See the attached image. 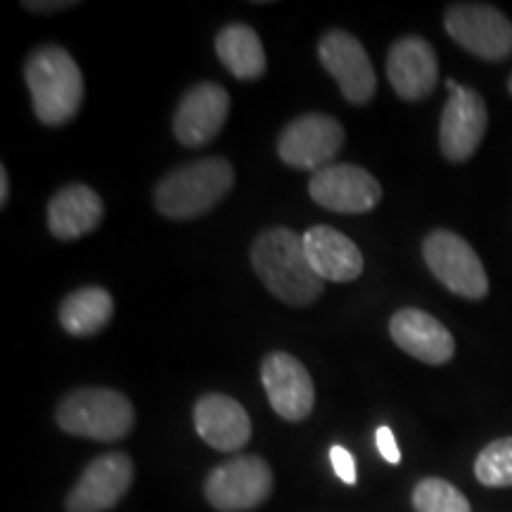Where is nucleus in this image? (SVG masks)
Instances as JSON below:
<instances>
[{
  "label": "nucleus",
  "instance_id": "obj_1",
  "mask_svg": "<svg viewBox=\"0 0 512 512\" xmlns=\"http://www.w3.org/2000/svg\"><path fill=\"white\" fill-rule=\"evenodd\" d=\"M252 266L266 290L290 306H309L323 294L325 280L313 271L304 235L285 226L266 228L252 242Z\"/></svg>",
  "mask_w": 512,
  "mask_h": 512
},
{
  "label": "nucleus",
  "instance_id": "obj_2",
  "mask_svg": "<svg viewBox=\"0 0 512 512\" xmlns=\"http://www.w3.org/2000/svg\"><path fill=\"white\" fill-rule=\"evenodd\" d=\"M34 112L41 124L64 126L81 110L83 76L79 64L60 46H41L24 64Z\"/></svg>",
  "mask_w": 512,
  "mask_h": 512
},
{
  "label": "nucleus",
  "instance_id": "obj_3",
  "mask_svg": "<svg viewBox=\"0 0 512 512\" xmlns=\"http://www.w3.org/2000/svg\"><path fill=\"white\" fill-rule=\"evenodd\" d=\"M235 183L233 164L204 157L169 171L155 188V207L166 219H197L228 195Z\"/></svg>",
  "mask_w": 512,
  "mask_h": 512
},
{
  "label": "nucleus",
  "instance_id": "obj_4",
  "mask_svg": "<svg viewBox=\"0 0 512 512\" xmlns=\"http://www.w3.org/2000/svg\"><path fill=\"white\" fill-rule=\"evenodd\" d=\"M55 418L60 430L93 441H119L136 425L133 403L107 387L74 389L57 403Z\"/></svg>",
  "mask_w": 512,
  "mask_h": 512
},
{
  "label": "nucleus",
  "instance_id": "obj_5",
  "mask_svg": "<svg viewBox=\"0 0 512 512\" xmlns=\"http://www.w3.org/2000/svg\"><path fill=\"white\" fill-rule=\"evenodd\" d=\"M273 484V470L264 458L238 456L209 472L204 496L219 512H247L271 498Z\"/></svg>",
  "mask_w": 512,
  "mask_h": 512
},
{
  "label": "nucleus",
  "instance_id": "obj_6",
  "mask_svg": "<svg viewBox=\"0 0 512 512\" xmlns=\"http://www.w3.org/2000/svg\"><path fill=\"white\" fill-rule=\"evenodd\" d=\"M425 264L446 290L465 299H484L489 294V278L484 264L470 242L453 230H432L422 242Z\"/></svg>",
  "mask_w": 512,
  "mask_h": 512
},
{
  "label": "nucleus",
  "instance_id": "obj_7",
  "mask_svg": "<svg viewBox=\"0 0 512 512\" xmlns=\"http://www.w3.org/2000/svg\"><path fill=\"white\" fill-rule=\"evenodd\" d=\"M444 27L460 48L479 60L501 62L512 55V22L494 5H451L444 15Z\"/></svg>",
  "mask_w": 512,
  "mask_h": 512
},
{
  "label": "nucleus",
  "instance_id": "obj_8",
  "mask_svg": "<svg viewBox=\"0 0 512 512\" xmlns=\"http://www.w3.org/2000/svg\"><path fill=\"white\" fill-rule=\"evenodd\" d=\"M344 128L323 112H309L292 119L278 136V155L292 169L316 171L332 164L344 145Z\"/></svg>",
  "mask_w": 512,
  "mask_h": 512
},
{
  "label": "nucleus",
  "instance_id": "obj_9",
  "mask_svg": "<svg viewBox=\"0 0 512 512\" xmlns=\"http://www.w3.org/2000/svg\"><path fill=\"white\" fill-rule=\"evenodd\" d=\"M320 64L337 81L344 100L351 105H368L377 91L373 62L363 43L349 31L330 29L318 43Z\"/></svg>",
  "mask_w": 512,
  "mask_h": 512
},
{
  "label": "nucleus",
  "instance_id": "obj_10",
  "mask_svg": "<svg viewBox=\"0 0 512 512\" xmlns=\"http://www.w3.org/2000/svg\"><path fill=\"white\" fill-rule=\"evenodd\" d=\"M309 195L335 214H368L380 204L382 188L363 166L330 164L311 176Z\"/></svg>",
  "mask_w": 512,
  "mask_h": 512
},
{
  "label": "nucleus",
  "instance_id": "obj_11",
  "mask_svg": "<svg viewBox=\"0 0 512 512\" xmlns=\"http://www.w3.org/2000/svg\"><path fill=\"white\" fill-rule=\"evenodd\" d=\"M136 467L121 451L105 453L86 465L79 482L69 491L64 508L67 512H107L128 494Z\"/></svg>",
  "mask_w": 512,
  "mask_h": 512
},
{
  "label": "nucleus",
  "instance_id": "obj_12",
  "mask_svg": "<svg viewBox=\"0 0 512 512\" xmlns=\"http://www.w3.org/2000/svg\"><path fill=\"white\" fill-rule=\"evenodd\" d=\"M489 112L475 88L460 86L448 95L439 124V147L448 162H467L486 136Z\"/></svg>",
  "mask_w": 512,
  "mask_h": 512
},
{
  "label": "nucleus",
  "instance_id": "obj_13",
  "mask_svg": "<svg viewBox=\"0 0 512 512\" xmlns=\"http://www.w3.org/2000/svg\"><path fill=\"white\" fill-rule=\"evenodd\" d=\"M261 382L271 408L283 420H306L316 403V387L309 370L287 351H271L261 363Z\"/></svg>",
  "mask_w": 512,
  "mask_h": 512
},
{
  "label": "nucleus",
  "instance_id": "obj_14",
  "mask_svg": "<svg viewBox=\"0 0 512 512\" xmlns=\"http://www.w3.org/2000/svg\"><path fill=\"white\" fill-rule=\"evenodd\" d=\"M230 95L219 83L202 81L192 86L178 102L174 114V133L185 147L209 145L226 126Z\"/></svg>",
  "mask_w": 512,
  "mask_h": 512
},
{
  "label": "nucleus",
  "instance_id": "obj_15",
  "mask_svg": "<svg viewBox=\"0 0 512 512\" xmlns=\"http://www.w3.org/2000/svg\"><path fill=\"white\" fill-rule=\"evenodd\" d=\"M387 79L401 100L430 98L439 83V60L422 36H403L389 48Z\"/></svg>",
  "mask_w": 512,
  "mask_h": 512
},
{
  "label": "nucleus",
  "instance_id": "obj_16",
  "mask_svg": "<svg viewBox=\"0 0 512 512\" xmlns=\"http://www.w3.org/2000/svg\"><path fill=\"white\" fill-rule=\"evenodd\" d=\"M389 335L399 349L430 366H444L456 354V339L437 318L420 309H401L389 320Z\"/></svg>",
  "mask_w": 512,
  "mask_h": 512
},
{
  "label": "nucleus",
  "instance_id": "obj_17",
  "mask_svg": "<svg viewBox=\"0 0 512 512\" xmlns=\"http://www.w3.org/2000/svg\"><path fill=\"white\" fill-rule=\"evenodd\" d=\"M195 430L204 444L223 453L240 451L252 439V420L238 401L226 394H204L195 403Z\"/></svg>",
  "mask_w": 512,
  "mask_h": 512
},
{
  "label": "nucleus",
  "instance_id": "obj_18",
  "mask_svg": "<svg viewBox=\"0 0 512 512\" xmlns=\"http://www.w3.org/2000/svg\"><path fill=\"white\" fill-rule=\"evenodd\" d=\"M102 219V197L83 183L64 185L48 202V230L57 240H79L98 228Z\"/></svg>",
  "mask_w": 512,
  "mask_h": 512
},
{
  "label": "nucleus",
  "instance_id": "obj_19",
  "mask_svg": "<svg viewBox=\"0 0 512 512\" xmlns=\"http://www.w3.org/2000/svg\"><path fill=\"white\" fill-rule=\"evenodd\" d=\"M304 247L320 280L351 283L366 266L356 242L332 226H311L304 233Z\"/></svg>",
  "mask_w": 512,
  "mask_h": 512
},
{
  "label": "nucleus",
  "instance_id": "obj_20",
  "mask_svg": "<svg viewBox=\"0 0 512 512\" xmlns=\"http://www.w3.org/2000/svg\"><path fill=\"white\" fill-rule=\"evenodd\" d=\"M216 55L235 79L256 81L266 74L268 60L259 34L247 24H228L216 36Z\"/></svg>",
  "mask_w": 512,
  "mask_h": 512
},
{
  "label": "nucleus",
  "instance_id": "obj_21",
  "mask_svg": "<svg viewBox=\"0 0 512 512\" xmlns=\"http://www.w3.org/2000/svg\"><path fill=\"white\" fill-rule=\"evenodd\" d=\"M114 316V299L105 287H79L62 299L60 325L74 337H93Z\"/></svg>",
  "mask_w": 512,
  "mask_h": 512
},
{
  "label": "nucleus",
  "instance_id": "obj_22",
  "mask_svg": "<svg viewBox=\"0 0 512 512\" xmlns=\"http://www.w3.org/2000/svg\"><path fill=\"white\" fill-rule=\"evenodd\" d=\"M415 512H472L463 491L439 477H427L413 489Z\"/></svg>",
  "mask_w": 512,
  "mask_h": 512
},
{
  "label": "nucleus",
  "instance_id": "obj_23",
  "mask_svg": "<svg viewBox=\"0 0 512 512\" xmlns=\"http://www.w3.org/2000/svg\"><path fill=\"white\" fill-rule=\"evenodd\" d=\"M475 477L491 489L512 486V437L491 441L475 460Z\"/></svg>",
  "mask_w": 512,
  "mask_h": 512
},
{
  "label": "nucleus",
  "instance_id": "obj_24",
  "mask_svg": "<svg viewBox=\"0 0 512 512\" xmlns=\"http://www.w3.org/2000/svg\"><path fill=\"white\" fill-rule=\"evenodd\" d=\"M330 463H332V470H335V475L342 479L344 484L349 486L356 484V458L351 456V451L335 444L330 448Z\"/></svg>",
  "mask_w": 512,
  "mask_h": 512
},
{
  "label": "nucleus",
  "instance_id": "obj_25",
  "mask_svg": "<svg viewBox=\"0 0 512 512\" xmlns=\"http://www.w3.org/2000/svg\"><path fill=\"white\" fill-rule=\"evenodd\" d=\"M375 444H377V451H380V456L387 460L389 465H399L401 463L399 444H396L394 432L389 430V427H377Z\"/></svg>",
  "mask_w": 512,
  "mask_h": 512
},
{
  "label": "nucleus",
  "instance_id": "obj_26",
  "mask_svg": "<svg viewBox=\"0 0 512 512\" xmlns=\"http://www.w3.org/2000/svg\"><path fill=\"white\" fill-rule=\"evenodd\" d=\"M79 3H64V0H60V3H36V0H31V3H24V8L31 10V12H55V10H67V8H76Z\"/></svg>",
  "mask_w": 512,
  "mask_h": 512
},
{
  "label": "nucleus",
  "instance_id": "obj_27",
  "mask_svg": "<svg viewBox=\"0 0 512 512\" xmlns=\"http://www.w3.org/2000/svg\"><path fill=\"white\" fill-rule=\"evenodd\" d=\"M10 200V176L5 166H0V207H5Z\"/></svg>",
  "mask_w": 512,
  "mask_h": 512
},
{
  "label": "nucleus",
  "instance_id": "obj_28",
  "mask_svg": "<svg viewBox=\"0 0 512 512\" xmlns=\"http://www.w3.org/2000/svg\"><path fill=\"white\" fill-rule=\"evenodd\" d=\"M508 91H510V95H512V74H510V79H508Z\"/></svg>",
  "mask_w": 512,
  "mask_h": 512
}]
</instances>
